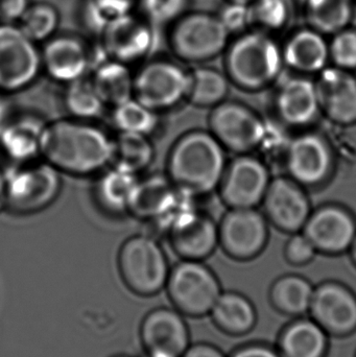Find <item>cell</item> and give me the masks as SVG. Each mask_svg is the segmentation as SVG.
I'll return each instance as SVG.
<instances>
[{"instance_id":"d4e9b609","label":"cell","mask_w":356,"mask_h":357,"mask_svg":"<svg viewBox=\"0 0 356 357\" xmlns=\"http://www.w3.org/2000/svg\"><path fill=\"white\" fill-rule=\"evenodd\" d=\"M281 48L284 65L299 75H319L330 62L325 36L309 26L290 33Z\"/></svg>"},{"instance_id":"7a4b0ae2","label":"cell","mask_w":356,"mask_h":357,"mask_svg":"<svg viewBox=\"0 0 356 357\" xmlns=\"http://www.w3.org/2000/svg\"><path fill=\"white\" fill-rule=\"evenodd\" d=\"M225 152L210 132L192 130L171 146L165 174L180 192L198 199L219 189L228 165Z\"/></svg>"},{"instance_id":"4316f807","label":"cell","mask_w":356,"mask_h":357,"mask_svg":"<svg viewBox=\"0 0 356 357\" xmlns=\"http://www.w3.org/2000/svg\"><path fill=\"white\" fill-rule=\"evenodd\" d=\"M96 176L93 195L98 207L112 215L127 213L130 199L139 176L113 165Z\"/></svg>"},{"instance_id":"ab89813d","label":"cell","mask_w":356,"mask_h":357,"mask_svg":"<svg viewBox=\"0 0 356 357\" xmlns=\"http://www.w3.org/2000/svg\"><path fill=\"white\" fill-rule=\"evenodd\" d=\"M217 16L231 36L253 29L250 4L225 2V6L217 13Z\"/></svg>"},{"instance_id":"3957f363","label":"cell","mask_w":356,"mask_h":357,"mask_svg":"<svg viewBox=\"0 0 356 357\" xmlns=\"http://www.w3.org/2000/svg\"><path fill=\"white\" fill-rule=\"evenodd\" d=\"M224 54L228 79L247 91L269 87L284 66L281 45L273 35L257 29L234 36Z\"/></svg>"},{"instance_id":"1f68e13d","label":"cell","mask_w":356,"mask_h":357,"mask_svg":"<svg viewBox=\"0 0 356 357\" xmlns=\"http://www.w3.org/2000/svg\"><path fill=\"white\" fill-rule=\"evenodd\" d=\"M229 83L227 75L219 69L196 65L189 69L187 102L201 108H213L227 98Z\"/></svg>"},{"instance_id":"f1b7e54d","label":"cell","mask_w":356,"mask_h":357,"mask_svg":"<svg viewBox=\"0 0 356 357\" xmlns=\"http://www.w3.org/2000/svg\"><path fill=\"white\" fill-rule=\"evenodd\" d=\"M217 328L230 335L250 333L256 324V310L252 302L242 294L222 293L210 312Z\"/></svg>"},{"instance_id":"f35d334b","label":"cell","mask_w":356,"mask_h":357,"mask_svg":"<svg viewBox=\"0 0 356 357\" xmlns=\"http://www.w3.org/2000/svg\"><path fill=\"white\" fill-rule=\"evenodd\" d=\"M328 47L334 66L351 73L356 70V29L348 26L334 33Z\"/></svg>"},{"instance_id":"ba28073f","label":"cell","mask_w":356,"mask_h":357,"mask_svg":"<svg viewBox=\"0 0 356 357\" xmlns=\"http://www.w3.org/2000/svg\"><path fill=\"white\" fill-rule=\"evenodd\" d=\"M165 289L173 308L194 319L210 314L223 293L217 275L200 260L182 259L176 264Z\"/></svg>"},{"instance_id":"44dd1931","label":"cell","mask_w":356,"mask_h":357,"mask_svg":"<svg viewBox=\"0 0 356 357\" xmlns=\"http://www.w3.org/2000/svg\"><path fill=\"white\" fill-rule=\"evenodd\" d=\"M302 232L320 253L340 255L349 251L355 241L356 220L342 206H322L311 211Z\"/></svg>"},{"instance_id":"e0dca14e","label":"cell","mask_w":356,"mask_h":357,"mask_svg":"<svg viewBox=\"0 0 356 357\" xmlns=\"http://www.w3.org/2000/svg\"><path fill=\"white\" fill-rule=\"evenodd\" d=\"M271 180L261 159L242 154L227 165L219 190L229 208H256L263 203Z\"/></svg>"},{"instance_id":"9c48e42d","label":"cell","mask_w":356,"mask_h":357,"mask_svg":"<svg viewBox=\"0 0 356 357\" xmlns=\"http://www.w3.org/2000/svg\"><path fill=\"white\" fill-rule=\"evenodd\" d=\"M41 75L39 44L29 39L17 23H0V93L24 91Z\"/></svg>"},{"instance_id":"ee69618b","label":"cell","mask_w":356,"mask_h":357,"mask_svg":"<svg viewBox=\"0 0 356 357\" xmlns=\"http://www.w3.org/2000/svg\"><path fill=\"white\" fill-rule=\"evenodd\" d=\"M231 357H281L278 350L261 344H252L236 350Z\"/></svg>"},{"instance_id":"74e56055","label":"cell","mask_w":356,"mask_h":357,"mask_svg":"<svg viewBox=\"0 0 356 357\" xmlns=\"http://www.w3.org/2000/svg\"><path fill=\"white\" fill-rule=\"evenodd\" d=\"M189 0H138L137 13L156 29H167L189 10Z\"/></svg>"},{"instance_id":"681fc988","label":"cell","mask_w":356,"mask_h":357,"mask_svg":"<svg viewBox=\"0 0 356 357\" xmlns=\"http://www.w3.org/2000/svg\"><path fill=\"white\" fill-rule=\"evenodd\" d=\"M114 357H131V356H114Z\"/></svg>"},{"instance_id":"4fadbf2b","label":"cell","mask_w":356,"mask_h":357,"mask_svg":"<svg viewBox=\"0 0 356 357\" xmlns=\"http://www.w3.org/2000/svg\"><path fill=\"white\" fill-rule=\"evenodd\" d=\"M209 132L226 151L248 154L265 139V126L261 117L242 102L224 100L213 107L208 119Z\"/></svg>"},{"instance_id":"6da1fadb","label":"cell","mask_w":356,"mask_h":357,"mask_svg":"<svg viewBox=\"0 0 356 357\" xmlns=\"http://www.w3.org/2000/svg\"><path fill=\"white\" fill-rule=\"evenodd\" d=\"M113 136L96 121L66 117L49 121L44 130L41 158L61 174L88 177L112 162Z\"/></svg>"},{"instance_id":"bcb514c9","label":"cell","mask_w":356,"mask_h":357,"mask_svg":"<svg viewBox=\"0 0 356 357\" xmlns=\"http://www.w3.org/2000/svg\"><path fill=\"white\" fill-rule=\"evenodd\" d=\"M6 211V169L0 165V213Z\"/></svg>"},{"instance_id":"c3c4849f","label":"cell","mask_w":356,"mask_h":357,"mask_svg":"<svg viewBox=\"0 0 356 357\" xmlns=\"http://www.w3.org/2000/svg\"><path fill=\"white\" fill-rule=\"evenodd\" d=\"M255 0H225V2H234V3L251 4Z\"/></svg>"},{"instance_id":"ac0fdd59","label":"cell","mask_w":356,"mask_h":357,"mask_svg":"<svg viewBox=\"0 0 356 357\" xmlns=\"http://www.w3.org/2000/svg\"><path fill=\"white\" fill-rule=\"evenodd\" d=\"M139 337L146 357H182L192 345L185 317L173 307L150 310L140 324Z\"/></svg>"},{"instance_id":"484cf974","label":"cell","mask_w":356,"mask_h":357,"mask_svg":"<svg viewBox=\"0 0 356 357\" xmlns=\"http://www.w3.org/2000/svg\"><path fill=\"white\" fill-rule=\"evenodd\" d=\"M107 107H115L134 98L132 67L109 59L96 63L88 75Z\"/></svg>"},{"instance_id":"5bb4252c","label":"cell","mask_w":356,"mask_h":357,"mask_svg":"<svg viewBox=\"0 0 356 357\" xmlns=\"http://www.w3.org/2000/svg\"><path fill=\"white\" fill-rule=\"evenodd\" d=\"M196 197H187L171 220L167 236L181 259L203 260L219 245V225L198 209Z\"/></svg>"},{"instance_id":"30bf717a","label":"cell","mask_w":356,"mask_h":357,"mask_svg":"<svg viewBox=\"0 0 356 357\" xmlns=\"http://www.w3.org/2000/svg\"><path fill=\"white\" fill-rule=\"evenodd\" d=\"M167 174L138 178L130 199L127 213L152 227L146 234L167 235L171 220L185 199ZM156 238V237H155Z\"/></svg>"},{"instance_id":"f6af8a7d","label":"cell","mask_w":356,"mask_h":357,"mask_svg":"<svg viewBox=\"0 0 356 357\" xmlns=\"http://www.w3.org/2000/svg\"><path fill=\"white\" fill-rule=\"evenodd\" d=\"M182 357H226L225 354L211 344H192Z\"/></svg>"},{"instance_id":"8fae6325","label":"cell","mask_w":356,"mask_h":357,"mask_svg":"<svg viewBox=\"0 0 356 357\" xmlns=\"http://www.w3.org/2000/svg\"><path fill=\"white\" fill-rule=\"evenodd\" d=\"M156 29L139 13H131L107 23L98 47L105 58L133 68L152 56Z\"/></svg>"},{"instance_id":"b9f144b4","label":"cell","mask_w":356,"mask_h":357,"mask_svg":"<svg viewBox=\"0 0 356 357\" xmlns=\"http://www.w3.org/2000/svg\"><path fill=\"white\" fill-rule=\"evenodd\" d=\"M88 2L107 23L137 12L138 0H88Z\"/></svg>"},{"instance_id":"7402d4cb","label":"cell","mask_w":356,"mask_h":357,"mask_svg":"<svg viewBox=\"0 0 356 357\" xmlns=\"http://www.w3.org/2000/svg\"><path fill=\"white\" fill-rule=\"evenodd\" d=\"M316 82L321 112L341 126L356 123V77L339 67H326Z\"/></svg>"},{"instance_id":"4dcf8cb0","label":"cell","mask_w":356,"mask_h":357,"mask_svg":"<svg viewBox=\"0 0 356 357\" xmlns=\"http://www.w3.org/2000/svg\"><path fill=\"white\" fill-rule=\"evenodd\" d=\"M155 154L150 136L131 132H118L113 136V167L140 176L154 162Z\"/></svg>"},{"instance_id":"5b68a950","label":"cell","mask_w":356,"mask_h":357,"mask_svg":"<svg viewBox=\"0 0 356 357\" xmlns=\"http://www.w3.org/2000/svg\"><path fill=\"white\" fill-rule=\"evenodd\" d=\"M117 268L125 287L142 298L154 297L165 289L171 268L158 239L146 233L133 235L121 243Z\"/></svg>"},{"instance_id":"d590c367","label":"cell","mask_w":356,"mask_h":357,"mask_svg":"<svg viewBox=\"0 0 356 357\" xmlns=\"http://www.w3.org/2000/svg\"><path fill=\"white\" fill-rule=\"evenodd\" d=\"M112 109V123L118 132L152 136L158 130L159 113L144 106L136 98H131Z\"/></svg>"},{"instance_id":"7c38bea8","label":"cell","mask_w":356,"mask_h":357,"mask_svg":"<svg viewBox=\"0 0 356 357\" xmlns=\"http://www.w3.org/2000/svg\"><path fill=\"white\" fill-rule=\"evenodd\" d=\"M40 52L42 73L63 86L85 79L100 62L87 37L71 31H59L40 45Z\"/></svg>"},{"instance_id":"cb8c5ba5","label":"cell","mask_w":356,"mask_h":357,"mask_svg":"<svg viewBox=\"0 0 356 357\" xmlns=\"http://www.w3.org/2000/svg\"><path fill=\"white\" fill-rule=\"evenodd\" d=\"M47 121L33 113H22L0 126V155L10 165L41 158L42 137Z\"/></svg>"},{"instance_id":"603a6c76","label":"cell","mask_w":356,"mask_h":357,"mask_svg":"<svg viewBox=\"0 0 356 357\" xmlns=\"http://www.w3.org/2000/svg\"><path fill=\"white\" fill-rule=\"evenodd\" d=\"M275 107L279 119L290 127L313 125L321 113L316 82L299 73L284 79L276 93Z\"/></svg>"},{"instance_id":"8d00e7d4","label":"cell","mask_w":356,"mask_h":357,"mask_svg":"<svg viewBox=\"0 0 356 357\" xmlns=\"http://www.w3.org/2000/svg\"><path fill=\"white\" fill-rule=\"evenodd\" d=\"M250 8L253 29L271 35L286 29L292 18V0H255Z\"/></svg>"},{"instance_id":"f546056e","label":"cell","mask_w":356,"mask_h":357,"mask_svg":"<svg viewBox=\"0 0 356 357\" xmlns=\"http://www.w3.org/2000/svg\"><path fill=\"white\" fill-rule=\"evenodd\" d=\"M307 26L334 35L350 25L355 15L353 0H297Z\"/></svg>"},{"instance_id":"e575fe53","label":"cell","mask_w":356,"mask_h":357,"mask_svg":"<svg viewBox=\"0 0 356 357\" xmlns=\"http://www.w3.org/2000/svg\"><path fill=\"white\" fill-rule=\"evenodd\" d=\"M17 24L29 39L41 45L60 31V10L50 2L31 1Z\"/></svg>"},{"instance_id":"60d3db41","label":"cell","mask_w":356,"mask_h":357,"mask_svg":"<svg viewBox=\"0 0 356 357\" xmlns=\"http://www.w3.org/2000/svg\"><path fill=\"white\" fill-rule=\"evenodd\" d=\"M317 253L315 245L303 232L293 233L284 249V256L288 264L296 266L309 264Z\"/></svg>"},{"instance_id":"9a60e30c","label":"cell","mask_w":356,"mask_h":357,"mask_svg":"<svg viewBox=\"0 0 356 357\" xmlns=\"http://www.w3.org/2000/svg\"><path fill=\"white\" fill-rule=\"evenodd\" d=\"M269 224L256 208H229L219 225V245L229 257L247 261L267 247Z\"/></svg>"},{"instance_id":"7bdbcfd3","label":"cell","mask_w":356,"mask_h":357,"mask_svg":"<svg viewBox=\"0 0 356 357\" xmlns=\"http://www.w3.org/2000/svg\"><path fill=\"white\" fill-rule=\"evenodd\" d=\"M31 0H0V23H18Z\"/></svg>"},{"instance_id":"d6a6232c","label":"cell","mask_w":356,"mask_h":357,"mask_svg":"<svg viewBox=\"0 0 356 357\" xmlns=\"http://www.w3.org/2000/svg\"><path fill=\"white\" fill-rule=\"evenodd\" d=\"M314 291L315 287L307 279L298 275H286L275 281L270 296L278 312L301 318L309 312Z\"/></svg>"},{"instance_id":"7dc6e473","label":"cell","mask_w":356,"mask_h":357,"mask_svg":"<svg viewBox=\"0 0 356 357\" xmlns=\"http://www.w3.org/2000/svg\"><path fill=\"white\" fill-rule=\"evenodd\" d=\"M351 254V258H353V264L356 266V237L355 241H353V245H351L350 250H349Z\"/></svg>"},{"instance_id":"8992f818","label":"cell","mask_w":356,"mask_h":357,"mask_svg":"<svg viewBox=\"0 0 356 357\" xmlns=\"http://www.w3.org/2000/svg\"><path fill=\"white\" fill-rule=\"evenodd\" d=\"M62 174L44 159L6 169V211L31 215L52 206L62 190Z\"/></svg>"},{"instance_id":"52a82bcc","label":"cell","mask_w":356,"mask_h":357,"mask_svg":"<svg viewBox=\"0 0 356 357\" xmlns=\"http://www.w3.org/2000/svg\"><path fill=\"white\" fill-rule=\"evenodd\" d=\"M188 87L189 69L173 56H150L134 73V98L159 114L187 102Z\"/></svg>"},{"instance_id":"277c9868","label":"cell","mask_w":356,"mask_h":357,"mask_svg":"<svg viewBox=\"0 0 356 357\" xmlns=\"http://www.w3.org/2000/svg\"><path fill=\"white\" fill-rule=\"evenodd\" d=\"M165 40L176 60L203 65L225 52L231 35L217 14L188 10L165 29Z\"/></svg>"},{"instance_id":"83f0119b","label":"cell","mask_w":356,"mask_h":357,"mask_svg":"<svg viewBox=\"0 0 356 357\" xmlns=\"http://www.w3.org/2000/svg\"><path fill=\"white\" fill-rule=\"evenodd\" d=\"M328 335L313 319L303 317L291 323L279 337L281 357H325Z\"/></svg>"},{"instance_id":"f907efd6","label":"cell","mask_w":356,"mask_h":357,"mask_svg":"<svg viewBox=\"0 0 356 357\" xmlns=\"http://www.w3.org/2000/svg\"><path fill=\"white\" fill-rule=\"evenodd\" d=\"M353 2H355V6H356V0H353Z\"/></svg>"},{"instance_id":"ffe728a7","label":"cell","mask_w":356,"mask_h":357,"mask_svg":"<svg viewBox=\"0 0 356 357\" xmlns=\"http://www.w3.org/2000/svg\"><path fill=\"white\" fill-rule=\"evenodd\" d=\"M305 187L290 177L272 178L263 199L268 222L284 232H300L311 213Z\"/></svg>"},{"instance_id":"2e32d148","label":"cell","mask_w":356,"mask_h":357,"mask_svg":"<svg viewBox=\"0 0 356 357\" xmlns=\"http://www.w3.org/2000/svg\"><path fill=\"white\" fill-rule=\"evenodd\" d=\"M288 177L303 187L327 182L334 169L332 146L321 134L305 132L291 142L286 155Z\"/></svg>"},{"instance_id":"d6986e66","label":"cell","mask_w":356,"mask_h":357,"mask_svg":"<svg viewBox=\"0 0 356 357\" xmlns=\"http://www.w3.org/2000/svg\"><path fill=\"white\" fill-rule=\"evenodd\" d=\"M309 314L328 335L348 337L356 331V296L342 283H322L315 287Z\"/></svg>"},{"instance_id":"836d02e7","label":"cell","mask_w":356,"mask_h":357,"mask_svg":"<svg viewBox=\"0 0 356 357\" xmlns=\"http://www.w3.org/2000/svg\"><path fill=\"white\" fill-rule=\"evenodd\" d=\"M63 107L69 117L88 121H98L107 108L88 77L64 86Z\"/></svg>"}]
</instances>
